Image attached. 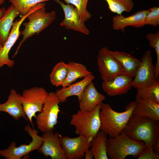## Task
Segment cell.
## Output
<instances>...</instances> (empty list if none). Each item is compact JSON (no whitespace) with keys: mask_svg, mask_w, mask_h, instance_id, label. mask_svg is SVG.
Returning <instances> with one entry per match:
<instances>
[{"mask_svg":"<svg viewBox=\"0 0 159 159\" xmlns=\"http://www.w3.org/2000/svg\"><path fill=\"white\" fill-rule=\"evenodd\" d=\"M158 122L148 117L132 114L122 130L131 139L152 146L159 139Z\"/></svg>","mask_w":159,"mask_h":159,"instance_id":"cell-1","label":"cell"},{"mask_svg":"<svg viewBox=\"0 0 159 159\" xmlns=\"http://www.w3.org/2000/svg\"><path fill=\"white\" fill-rule=\"evenodd\" d=\"M135 105V100L131 101L126 106L124 111L119 112L114 110L109 104L102 102L99 112L100 130L109 138L118 135L132 114Z\"/></svg>","mask_w":159,"mask_h":159,"instance_id":"cell-2","label":"cell"},{"mask_svg":"<svg viewBox=\"0 0 159 159\" xmlns=\"http://www.w3.org/2000/svg\"><path fill=\"white\" fill-rule=\"evenodd\" d=\"M45 6L44 2L39 3L37 7L27 16L28 21L23 23L24 29L21 33L23 38L13 57L16 56L21 45L27 39L42 32L55 19V11L47 12Z\"/></svg>","mask_w":159,"mask_h":159,"instance_id":"cell-3","label":"cell"},{"mask_svg":"<svg viewBox=\"0 0 159 159\" xmlns=\"http://www.w3.org/2000/svg\"><path fill=\"white\" fill-rule=\"evenodd\" d=\"M146 147L143 142L131 139L122 131L117 136L108 139L107 155L110 159H125L129 155L136 157Z\"/></svg>","mask_w":159,"mask_h":159,"instance_id":"cell-4","label":"cell"},{"mask_svg":"<svg viewBox=\"0 0 159 159\" xmlns=\"http://www.w3.org/2000/svg\"><path fill=\"white\" fill-rule=\"evenodd\" d=\"M102 102L97 105L92 111L80 110L72 115L70 125L74 127L76 134L87 137L96 136L100 128L99 112Z\"/></svg>","mask_w":159,"mask_h":159,"instance_id":"cell-5","label":"cell"},{"mask_svg":"<svg viewBox=\"0 0 159 159\" xmlns=\"http://www.w3.org/2000/svg\"><path fill=\"white\" fill-rule=\"evenodd\" d=\"M60 103L55 92L48 93L41 110L35 118L37 128L42 132L54 129V126L58 123Z\"/></svg>","mask_w":159,"mask_h":159,"instance_id":"cell-6","label":"cell"},{"mask_svg":"<svg viewBox=\"0 0 159 159\" xmlns=\"http://www.w3.org/2000/svg\"><path fill=\"white\" fill-rule=\"evenodd\" d=\"M48 94V93L44 88L33 87L24 90L21 95L24 111L33 128L32 118H36V113L41 110Z\"/></svg>","mask_w":159,"mask_h":159,"instance_id":"cell-7","label":"cell"},{"mask_svg":"<svg viewBox=\"0 0 159 159\" xmlns=\"http://www.w3.org/2000/svg\"><path fill=\"white\" fill-rule=\"evenodd\" d=\"M24 130L32 138V141L28 144H21L16 147V143L12 142L6 149L0 150V155L6 159H21L30 152L37 150L41 145L43 138L38 135V131L32 128L29 125L24 127Z\"/></svg>","mask_w":159,"mask_h":159,"instance_id":"cell-8","label":"cell"},{"mask_svg":"<svg viewBox=\"0 0 159 159\" xmlns=\"http://www.w3.org/2000/svg\"><path fill=\"white\" fill-rule=\"evenodd\" d=\"M97 60L98 70L103 81L112 80L119 74H128L120 62L112 55L107 47H103L99 51Z\"/></svg>","mask_w":159,"mask_h":159,"instance_id":"cell-9","label":"cell"},{"mask_svg":"<svg viewBox=\"0 0 159 159\" xmlns=\"http://www.w3.org/2000/svg\"><path fill=\"white\" fill-rule=\"evenodd\" d=\"M94 137L79 135L74 138L60 135L61 144L67 159H82L86 151L91 147Z\"/></svg>","mask_w":159,"mask_h":159,"instance_id":"cell-10","label":"cell"},{"mask_svg":"<svg viewBox=\"0 0 159 159\" xmlns=\"http://www.w3.org/2000/svg\"><path fill=\"white\" fill-rule=\"evenodd\" d=\"M151 52H145L138 68L132 87L136 89L146 87L152 84L156 80L155 65L153 63Z\"/></svg>","mask_w":159,"mask_h":159,"instance_id":"cell-11","label":"cell"},{"mask_svg":"<svg viewBox=\"0 0 159 159\" xmlns=\"http://www.w3.org/2000/svg\"><path fill=\"white\" fill-rule=\"evenodd\" d=\"M37 4L29 10L28 13L22 16L21 18L14 21L8 37L0 51V68L4 65L12 67L14 64V61L9 57V53L12 47L21 34L20 27L27 16L38 6Z\"/></svg>","mask_w":159,"mask_h":159,"instance_id":"cell-12","label":"cell"},{"mask_svg":"<svg viewBox=\"0 0 159 159\" xmlns=\"http://www.w3.org/2000/svg\"><path fill=\"white\" fill-rule=\"evenodd\" d=\"M60 135L58 132L53 133L52 131L43 133V141L37 150L38 152L52 159H67L61 144Z\"/></svg>","mask_w":159,"mask_h":159,"instance_id":"cell-13","label":"cell"},{"mask_svg":"<svg viewBox=\"0 0 159 159\" xmlns=\"http://www.w3.org/2000/svg\"><path fill=\"white\" fill-rule=\"evenodd\" d=\"M59 4L63 11L64 17L60 24L67 29H72L88 35L90 31L81 19L76 8L70 4H65L60 0H53Z\"/></svg>","mask_w":159,"mask_h":159,"instance_id":"cell-14","label":"cell"},{"mask_svg":"<svg viewBox=\"0 0 159 159\" xmlns=\"http://www.w3.org/2000/svg\"><path fill=\"white\" fill-rule=\"evenodd\" d=\"M133 77L128 74H120L109 81H103L102 87L109 96L112 97L127 93L132 87Z\"/></svg>","mask_w":159,"mask_h":159,"instance_id":"cell-15","label":"cell"},{"mask_svg":"<svg viewBox=\"0 0 159 159\" xmlns=\"http://www.w3.org/2000/svg\"><path fill=\"white\" fill-rule=\"evenodd\" d=\"M149 11V9L140 10L127 17L122 14H117L112 17V29L114 30H121L124 32L127 26L136 28L143 27L145 25V18Z\"/></svg>","mask_w":159,"mask_h":159,"instance_id":"cell-16","label":"cell"},{"mask_svg":"<svg viewBox=\"0 0 159 159\" xmlns=\"http://www.w3.org/2000/svg\"><path fill=\"white\" fill-rule=\"evenodd\" d=\"M0 112L8 113L16 120L22 117L28 121L22 104L21 95L13 89L10 90L6 101L0 103Z\"/></svg>","mask_w":159,"mask_h":159,"instance_id":"cell-17","label":"cell"},{"mask_svg":"<svg viewBox=\"0 0 159 159\" xmlns=\"http://www.w3.org/2000/svg\"><path fill=\"white\" fill-rule=\"evenodd\" d=\"M95 78L93 74H90L80 81L57 90L55 92L56 95L61 103L66 102L68 97L72 96H77L79 101L86 87Z\"/></svg>","mask_w":159,"mask_h":159,"instance_id":"cell-18","label":"cell"},{"mask_svg":"<svg viewBox=\"0 0 159 159\" xmlns=\"http://www.w3.org/2000/svg\"><path fill=\"white\" fill-rule=\"evenodd\" d=\"M105 98L104 95L98 91L92 82L86 87L79 101L80 109L87 111H92Z\"/></svg>","mask_w":159,"mask_h":159,"instance_id":"cell-19","label":"cell"},{"mask_svg":"<svg viewBox=\"0 0 159 159\" xmlns=\"http://www.w3.org/2000/svg\"><path fill=\"white\" fill-rule=\"evenodd\" d=\"M136 105L133 114L159 120V103L149 99L136 98Z\"/></svg>","mask_w":159,"mask_h":159,"instance_id":"cell-20","label":"cell"},{"mask_svg":"<svg viewBox=\"0 0 159 159\" xmlns=\"http://www.w3.org/2000/svg\"><path fill=\"white\" fill-rule=\"evenodd\" d=\"M19 15V11L11 4L6 9L4 14L0 18V43L3 45L7 39L14 20Z\"/></svg>","mask_w":159,"mask_h":159,"instance_id":"cell-21","label":"cell"},{"mask_svg":"<svg viewBox=\"0 0 159 159\" xmlns=\"http://www.w3.org/2000/svg\"><path fill=\"white\" fill-rule=\"evenodd\" d=\"M110 53L121 63L127 74L134 77L141 60L124 52L110 50Z\"/></svg>","mask_w":159,"mask_h":159,"instance_id":"cell-22","label":"cell"},{"mask_svg":"<svg viewBox=\"0 0 159 159\" xmlns=\"http://www.w3.org/2000/svg\"><path fill=\"white\" fill-rule=\"evenodd\" d=\"M67 64V73L62 85L63 87L72 84L79 78H84L92 74V72L82 63L70 61Z\"/></svg>","mask_w":159,"mask_h":159,"instance_id":"cell-23","label":"cell"},{"mask_svg":"<svg viewBox=\"0 0 159 159\" xmlns=\"http://www.w3.org/2000/svg\"><path fill=\"white\" fill-rule=\"evenodd\" d=\"M107 135L102 131H99L92 141L91 149L95 159H108L107 155Z\"/></svg>","mask_w":159,"mask_h":159,"instance_id":"cell-24","label":"cell"},{"mask_svg":"<svg viewBox=\"0 0 159 159\" xmlns=\"http://www.w3.org/2000/svg\"><path fill=\"white\" fill-rule=\"evenodd\" d=\"M67 64L63 61L57 63L49 74L51 84L57 87L62 86L67 76Z\"/></svg>","mask_w":159,"mask_h":159,"instance_id":"cell-25","label":"cell"},{"mask_svg":"<svg viewBox=\"0 0 159 159\" xmlns=\"http://www.w3.org/2000/svg\"><path fill=\"white\" fill-rule=\"evenodd\" d=\"M136 98L149 99L159 103V82L156 80L146 87L137 89Z\"/></svg>","mask_w":159,"mask_h":159,"instance_id":"cell-26","label":"cell"},{"mask_svg":"<svg viewBox=\"0 0 159 159\" xmlns=\"http://www.w3.org/2000/svg\"><path fill=\"white\" fill-rule=\"evenodd\" d=\"M105 0L110 11L117 14H121L124 11L130 12L134 6L132 0Z\"/></svg>","mask_w":159,"mask_h":159,"instance_id":"cell-27","label":"cell"},{"mask_svg":"<svg viewBox=\"0 0 159 159\" xmlns=\"http://www.w3.org/2000/svg\"><path fill=\"white\" fill-rule=\"evenodd\" d=\"M67 4L74 6L81 19L85 22L90 19L92 15L87 9L89 0H63Z\"/></svg>","mask_w":159,"mask_h":159,"instance_id":"cell-28","label":"cell"},{"mask_svg":"<svg viewBox=\"0 0 159 159\" xmlns=\"http://www.w3.org/2000/svg\"><path fill=\"white\" fill-rule=\"evenodd\" d=\"M49 0H9L19 11L20 15L26 14L30 9L40 3L48 1Z\"/></svg>","mask_w":159,"mask_h":159,"instance_id":"cell-29","label":"cell"},{"mask_svg":"<svg viewBox=\"0 0 159 159\" xmlns=\"http://www.w3.org/2000/svg\"><path fill=\"white\" fill-rule=\"evenodd\" d=\"M147 39L149 41L150 47L154 48L157 55V61L155 65L156 77L157 80L159 78V32L155 33L149 32L146 35Z\"/></svg>","mask_w":159,"mask_h":159,"instance_id":"cell-30","label":"cell"},{"mask_svg":"<svg viewBox=\"0 0 159 159\" xmlns=\"http://www.w3.org/2000/svg\"><path fill=\"white\" fill-rule=\"evenodd\" d=\"M149 11L145 18V25L156 27L159 24V7L154 6L149 8Z\"/></svg>","mask_w":159,"mask_h":159,"instance_id":"cell-31","label":"cell"},{"mask_svg":"<svg viewBox=\"0 0 159 159\" xmlns=\"http://www.w3.org/2000/svg\"><path fill=\"white\" fill-rule=\"evenodd\" d=\"M138 159H159V155L154 152L153 146L146 147L140 153Z\"/></svg>","mask_w":159,"mask_h":159,"instance_id":"cell-32","label":"cell"},{"mask_svg":"<svg viewBox=\"0 0 159 159\" xmlns=\"http://www.w3.org/2000/svg\"><path fill=\"white\" fill-rule=\"evenodd\" d=\"M85 159H93L94 155L91 149H88L85 152L84 157Z\"/></svg>","mask_w":159,"mask_h":159,"instance_id":"cell-33","label":"cell"},{"mask_svg":"<svg viewBox=\"0 0 159 159\" xmlns=\"http://www.w3.org/2000/svg\"><path fill=\"white\" fill-rule=\"evenodd\" d=\"M152 146L154 152L156 154L158 155L159 154V139Z\"/></svg>","mask_w":159,"mask_h":159,"instance_id":"cell-34","label":"cell"},{"mask_svg":"<svg viewBox=\"0 0 159 159\" xmlns=\"http://www.w3.org/2000/svg\"><path fill=\"white\" fill-rule=\"evenodd\" d=\"M6 9L4 7L0 8V18L5 13Z\"/></svg>","mask_w":159,"mask_h":159,"instance_id":"cell-35","label":"cell"},{"mask_svg":"<svg viewBox=\"0 0 159 159\" xmlns=\"http://www.w3.org/2000/svg\"><path fill=\"white\" fill-rule=\"evenodd\" d=\"M5 1L6 0H0V5L4 3Z\"/></svg>","mask_w":159,"mask_h":159,"instance_id":"cell-36","label":"cell"},{"mask_svg":"<svg viewBox=\"0 0 159 159\" xmlns=\"http://www.w3.org/2000/svg\"><path fill=\"white\" fill-rule=\"evenodd\" d=\"M3 45L0 43V51L2 48Z\"/></svg>","mask_w":159,"mask_h":159,"instance_id":"cell-37","label":"cell"}]
</instances>
